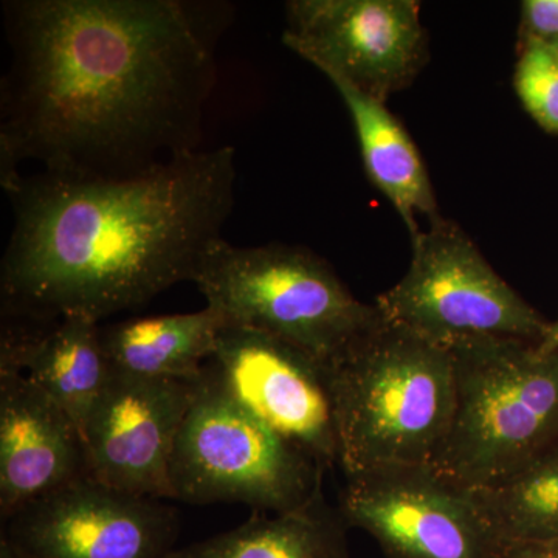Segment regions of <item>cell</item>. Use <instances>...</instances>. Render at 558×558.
Returning <instances> with one entry per match:
<instances>
[{
    "mask_svg": "<svg viewBox=\"0 0 558 558\" xmlns=\"http://www.w3.org/2000/svg\"><path fill=\"white\" fill-rule=\"evenodd\" d=\"M453 417L432 461L464 490L495 486L558 440V352L524 340H478L450 349Z\"/></svg>",
    "mask_w": 558,
    "mask_h": 558,
    "instance_id": "277c9868",
    "label": "cell"
},
{
    "mask_svg": "<svg viewBox=\"0 0 558 558\" xmlns=\"http://www.w3.org/2000/svg\"><path fill=\"white\" fill-rule=\"evenodd\" d=\"M227 325L270 333L329 362L380 317L328 260L300 245L216 241L193 279Z\"/></svg>",
    "mask_w": 558,
    "mask_h": 558,
    "instance_id": "5b68a950",
    "label": "cell"
},
{
    "mask_svg": "<svg viewBox=\"0 0 558 558\" xmlns=\"http://www.w3.org/2000/svg\"><path fill=\"white\" fill-rule=\"evenodd\" d=\"M209 366L238 402L328 472L339 432L328 363L260 330L226 325Z\"/></svg>",
    "mask_w": 558,
    "mask_h": 558,
    "instance_id": "30bf717a",
    "label": "cell"
},
{
    "mask_svg": "<svg viewBox=\"0 0 558 558\" xmlns=\"http://www.w3.org/2000/svg\"><path fill=\"white\" fill-rule=\"evenodd\" d=\"M0 558H25L5 535L0 537Z\"/></svg>",
    "mask_w": 558,
    "mask_h": 558,
    "instance_id": "603a6c76",
    "label": "cell"
},
{
    "mask_svg": "<svg viewBox=\"0 0 558 558\" xmlns=\"http://www.w3.org/2000/svg\"><path fill=\"white\" fill-rule=\"evenodd\" d=\"M517 95L543 130L558 134V53L549 43L526 39L515 69Z\"/></svg>",
    "mask_w": 558,
    "mask_h": 558,
    "instance_id": "d6986e66",
    "label": "cell"
},
{
    "mask_svg": "<svg viewBox=\"0 0 558 558\" xmlns=\"http://www.w3.org/2000/svg\"><path fill=\"white\" fill-rule=\"evenodd\" d=\"M535 348H537L539 354L558 352V319L556 323H549L548 330H546L543 339L535 343Z\"/></svg>",
    "mask_w": 558,
    "mask_h": 558,
    "instance_id": "7402d4cb",
    "label": "cell"
},
{
    "mask_svg": "<svg viewBox=\"0 0 558 558\" xmlns=\"http://www.w3.org/2000/svg\"><path fill=\"white\" fill-rule=\"evenodd\" d=\"M549 44H550V46L554 47V49L557 50V53H558V39L557 40H553V43H549Z\"/></svg>",
    "mask_w": 558,
    "mask_h": 558,
    "instance_id": "cb8c5ba5",
    "label": "cell"
},
{
    "mask_svg": "<svg viewBox=\"0 0 558 558\" xmlns=\"http://www.w3.org/2000/svg\"><path fill=\"white\" fill-rule=\"evenodd\" d=\"M234 186L231 146L193 150L128 179L21 174L3 190L14 220L0 263L2 315L102 323L193 282L222 240Z\"/></svg>",
    "mask_w": 558,
    "mask_h": 558,
    "instance_id": "7a4b0ae2",
    "label": "cell"
},
{
    "mask_svg": "<svg viewBox=\"0 0 558 558\" xmlns=\"http://www.w3.org/2000/svg\"><path fill=\"white\" fill-rule=\"evenodd\" d=\"M497 558H558V537L506 546Z\"/></svg>",
    "mask_w": 558,
    "mask_h": 558,
    "instance_id": "44dd1931",
    "label": "cell"
},
{
    "mask_svg": "<svg viewBox=\"0 0 558 558\" xmlns=\"http://www.w3.org/2000/svg\"><path fill=\"white\" fill-rule=\"evenodd\" d=\"M501 548L558 537V440L519 472L472 492Z\"/></svg>",
    "mask_w": 558,
    "mask_h": 558,
    "instance_id": "ac0fdd59",
    "label": "cell"
},
{
    "mask_svg": "<svg viewBox=\"0 0 558 558\" xmlns=\"http://www.w3.org/2000/svg\"><path fill=\"white\" fill-rule=\"evenodd\" d=\"M523 25L526 39L553 43L558 39V0L523 2Z\"/></svg>",
    "mask_w": 558,
    "mask_h": 558,
    "instance_id": "ffe728a7",
    "label": "cell"
},
{
    "mask_svg": "<svg viewBox=\"0 0 558 558\" xmlns=\"http://www.w3.org/2000/svg\"><path fill=\"white\" fill-rule=\"evenodd\" d=\"M337 509L348 529L369 534L387 558H497L502 550L472 492L429 464L347 478Z\"/></svg>",
    "mask_w": 558,
    "mask_h": 558,
    "instance_id": "ba28073f",
    "label": "cell"
},
{
    "mask_svg": "<svg viewBox=\"0 0 558 558\" xmlns=\"http://www.w3.org/2000/svg\"><path fill=\"white\" fill-rule=\"evenodd\" d=\"M178 509L84 478L32 502L2 534L25 558H168Z\"/></svg>",
    "mask_w": 558,
    "mask_h": 558,
    "instance_id": "8fae6325",
    "label": "cell"
},
{
    "mask_svg": "<svg viewBox=\"0 0 558 558\" xmlns=\"http://www.w3.org/2000/svg\"><path fill=\"white\" fill-rule=\"evenodd\" d=\"M226 319L211 307L101 323L102 349L117 373L194 380L211 359Z\"/></svg>",
    "mask_w": 558,
    "mask_h": 558,
    "instance_id": "9a60e30c",
    "label": "cell"
},
{
    "mask_svg": "<svg viewBox=\"0 0 558 558\" xmlns=\"http://www.w3.org/2000/svg\"><path fill=\"white\" fill-rule=\"evenodd\" d=\"M325 473L310 454L245 410L205 363L172 451L171 499L292 512L322 494Z\"/></svg>",
    "mask_w": 558,
    "mask_h": 558,
    "instance_id": "8992f818",
    "label": "cell"
},
{
    "mask_svg": "<svg viewBox=\"0 0 558 558\" xmlns=\"http://www.w3.org/2000/svg\"><path fill=\"white\" fill-rule=\"evenodd\" d=\"M90 478L83 435L22 373H0V517Z\"/></svg>",
    "mask_w": 558,
    "mask_h": 558,
    "instance_id": "4fadbf2b",
    "label": "cell"
},
{
    "mask_svg": "<svg viewBox=\"0 0 558 558\" xmlns=\"http://www.w3.org/2000/svg\"><path fill=\"white\" fill-rule=\"evenodd\" d=\"M347 532L339 509L322 492L301 509L252 517L168 558H349Z\"/></svg>",
    "mask_w": 558,
    "mask_h": 558,
    "instance_id": "e0dca14e",
    "label": "cell"
},
{
    "mask_svg": "<svg viewBox=\"0 0 558 558\" xmlns=\"http://www.w3.org/2000/svg\"><path fill=\"white\" fill-rule=\"evenodd\" d=\"M196 380L113 371L83 428L90 478L140 497L171 499L172 451Z\"/></svg>",
    "mask_w": 558,
    "mask_h": 558,
    "instance_id": "7c38bea8",
    "label": "cell"
},
{
    "mask_svg": "<svg viewBox=\"0 0 558 558\" xmlns=\"http://www.w3.org/2000/svg\"><path fill=\"white\" fill-rule=\"evenodd\" d=\"M411 241L409 271L374 303L388 322L447 349L543 339L549 323L499 277L458 223L438 216Z\"/></svg>",
    "mask_w": 558,
    "mask_h": 558,
    "instance_id": "52a82bcc",
    "label": "cell"
},
{
    "mask_svg": "<svg viewBox=\"0 0 558 558\" xmlns=\"http://www.w3.org/2000/svg\"><path fill=\"white\" fill-rule=\"evenodd\" d=\"M100 326L83 315L53 322L2 315L0 373L31 377L69 414L81 435L113 373Z\"/></svg>",
    "mask_w": 558,
    "mask_h": 558,
    "instance_id": "5bb4252c",
    "label": "cell"
},
{
    "mask_svg": "<svg viewBox=\"0 0 558 558\" xmlns=\"http://www.w3.org/2000/svg\"><path fill=\"white\" fill-rule=\"evenodd\" d=\"M326 363L344 478L389 465L432 464L457 400L450 349L380 314Z\"/></svg>",
    "mask_w": 558,
    "mask_h": 558,
    "instance_id": "3957f363",
    "label": "cell"
},
{
    "mask_svg": "<svg viewBox=\"0 0 558 558\" xmlns=\"http://www.w3.org/2000/svg\"><path fill=\"white\" fill-rule=\"evenodd\" d=\"M282 43L325 73L387 102L428 61L414 0H292Z\"/></svg>",
    "mask_w": 558,
    "mask_h": 558,
    "instance_id": "9c48e42d",
    "label": "cell"
},
{
    "mask_svg": "<svg viewBox=\"0 0 558 558\" xmlns=\"http://www.w3.org/2000/svg\"><path fill=\"white\" fill-rule=\"evenodd\" d=\"M0 183L128 179L199 150L218 28L183 0H9Z\"/></svg>",
    "mask_w": 558,
    "mask_h": 558,
    "instance_id": "6da1fadb",
    "label": "cell"
},
{
    "mask_svg": "<svg viewBox=\"0 0 558 558\" xmlns=\"http://www.w3.org/2000/svg\"><path fill=\"white\" fill-rule=\"evenodd\" d=\"M328 80L347 102L366 174L398 209L411 238L416 236L421 231L418 218L433 220L439 216L435 191L416 145L389 112L387 102L337 76Z\"/></svg>",
    "mask_w": 558,
    "mask_h": 558,
    "instance_id": "2e32d148",
    "label": "cell"
}]
</instances>
